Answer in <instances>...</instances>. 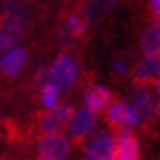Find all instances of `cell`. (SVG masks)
<instances>
[{
  "mask_svg": "<svg viewBox=\"0 0 160 160\" xmlns=\"http://www.w3.org/2000/svg\"><path fill=\"white\" fill-rule=\"evenodd\" d=\"M158 99L157 95L153 94V90L148 85H133V90L130 94V104L133 112L137 113L138 124L144 126V128H149L155 121V115H157V110H158Z\"/></svg>",
  "mask_w": 160,
  "mask_h": 160,
  "instance_id": "cell-1",
  "label": "cell"
},
{
  "mask_svg": "<svg viewBox=\"0 0 160 160\" xmlns=\"http://www.w3.org/2000/svg\"><path fill=\"white\" fill-rule=\"evenodd\" d=\"M79 79V65L74 54L59 52L51 67V81L59 90H70Z\"/></svg>",
  "mask_w": 160,
  "mask_h": 160,
  "instance_id": "cell-2",
  "label": "cell"
},
{
  "mask_svg": "<svg viewBox=\"0 0 160 160\" xmlns=\"http://www.w3.org/2000/svg\"><path fill=\"white\" fill-rule=\"evenodd\" d=\"M74 113V108L70 104H56L54 108L43 110L42 113L36 115V128L42 135H51V133H59L67 128Z\"/></svg>",
  "mask_w": 160,
  "mask_h": 160,
  "instance_id": "cell-3",
  "label": "cell"
},
{
  "mask_svg": "<svg viewBox=\"0 0 160 160\" xmlns=\"http://www.w3.org/2000/svg\"><path fill=\"white\" fill-rule=\"evenodd\" d=\"M38 160H67L70 153V140L61 133L43 135L38 142Z\"/></svg>",
  "mask_w": 160,
  "mask_h": 160,
  "instance_id": "cell-4",
  "label": "cell"
},
{
  "mask_svg": "<svg viewBox=\"0 0 160 160\" xmlns=\"http://www.w3.org/2000/svg\"><path fill=\"white\" fill-rule=\"evenodd\" d=\"M95 124H97V117L87 106H81V108L76 110L68 124H67V130L70 133V138L74 140V144H81L94 131Z\"/></svg>",
  "mask_w": 160,
  "mask_h": 160,
  "instance_id": "cell-5",
  "label": "cell"
},
{
  "mask_svg": "<svg viewBox=\"0 0 160 160\" xmlns=\"http://www.w3.org/2000/svg\"><path fill=\"white\" fill-rule=\"evenodd\" d=\"M160 72V52H153V54H144L138 59L133 70H131V83L133 85H153L157 76Z\"/></svg>",
  "mask_w": 160,
  "mask_h": 160,
  "instance_id": "cell-6",
  "label": "cell"
},
{
  "mask_svg": "<svg viewBox=\"0 0 160 160\" xmlns=\"http://www.w3.org/2000/svg\"><path fill=\"white\" fill-rule=\"evenodd\" d=\"M104 117H106V122L110 124V128H113V130L131 128V126L138 124L137 113L124 101H112L104 108Z\"/></svg>",
  "mask_w": 160,
  "mask_h": 160,
  "instance_id": "cell-7",
  "label": "cell"
},
{
  "mask_svg": "<svg viewBox=\"0 0 160 160\" xmlns=\"http://www.w3.org/2000/svg\"><path fill=\"white\" fill-rule=\"evenodd\" d=\"M113 138H115V155H113V158H117V160H138V155H140L138 140L130 128L117 130Z\"/></svg>",
  "mask_w": 160,
  "mask_h": 160,
  "instance_id": "cell-8",
  "label": "cell"
},
{
  "mask_svg": "<svg viewBox=\"0 0 160 160\" xmlns=\"http://www.w3.org/2000/svg\"><path fill=\"white\" fill-rule=\"evenodd\" d=\"M115 155V138L102 131L87 146V160H112Z\"/></svg>",
  "mask_w": 160,
  "mask_h": 160,
  "instance_id": "cell-9",
  "label": "cell"
},
{
  "mask_svg": "<svg viewBox=\"0 0 160 160\" xmlns=\"http://www.w3.org/2000/svg\"><path fill=\"white\" fill-rule=\"evenodd\" d=\"M78 4L92 25V23H99L104 18H108L110 13L115 9L117 0H78Z\"/></svg>",
  "mask_w": 160,
  "mask_h": 160,
  "instance_id": "cell-10",
  "label": "cell"
},
{
  "mask_svg": "<svg viewBox=\"0 0 160 160\" xmlns=\"http://www.w3.org/2000/svg\"><path fill=\"white\" fill-rule=\"evenodd\" d=\"M85 106L94 113H99L112 102V92L101 85H90L85 90Z\"/></svg>",
  "mask_w": 160,
  "mask_h": 160,
  "instance_id": "cell-11",
  "label": "cell"
},
{
  "mask_svg": "<svg viewBox=\"0 0 160 160\" xmlns=\"http://www.w3.org/2000/svg\"><path fill=\"white\" fill-rule=\"evenodd\" d=\"M140 51L144 54L160 52V22L151 20L144 27L140 36Z\"/></svg>",
  "mask_w": 160,
  "mask_h": 160,
  "instance_id": "cell-12",
  "label": "cell"
},
{
  "mask_svg": "<svg viewBox=\"0 0 160 160\" xmlns=\"http://www.w3.org/2000/svg\"><path fill=\"white\" fill-rule=\"evenodd\" d=\"M27 63V49H23V47H15L13 51L9 52V56L4 59V63H2V70L6 76L9 78H15L18 74L22 72V68L25 67Z\"/></svg>",
  "mask_w": 160,
  "mask_h": 160,
  "instance_id": "cell-13",
  "label": "cell"
},
{
  "mask_svg": "<svg viewBox=\"0 0 160 160\" xmlns=\"http://www.w3.org/2000/svg\"><path fill=\"white\" fill-rule=\"evenodd\" d=\"M59 90L52 81L49 83H45L43 87H42V104H43L45 110L49 108H54L56 104H58V97H59Z\"/></svg>",
  "mask_w": 160,
  "mask_h": 160,
  "instance_id": "cell-14",
  "label": "cell"
},
{
  "mask_svg": "<svg viewBox=\"0 0 160 160\" xmlns=\"http://www.w3.org/2000/svg\"><path fill=\"white\" fill-rule=\"evenodd\" d=\"M16 43H18V40L6 36V34H0V67L4 63V59L9 56V52L16 47Z\"/></svg>",
  "mask_w": 160,
  "mask_h": 160,
  "instance_id": "cell-15",
  "label": "cell"
},
{
  "mask_svg": "<svg viewBox=\"0 0 160 160\" xmlns=\"http://www.w3.org/2000/svg\"><path fill=\"white\" fill-rule=\"evenodd\" d=\"M148 11L155 22H160V0H148Z\"/></svg>",
  "mask_w": 160,
  "mask_h": 160,
  "instance_id": "cell-16",
  "label": "cell"
},
{
  "mask_svg": "<svg viewBox=\"0 0 160 160\" xmlns=\"http://www.w3.org/2000/svg\"><path fill=\"white\" fill-rule=\"evenodd\" d=\"M112 65H113V68H115V70H117L119 74H126V72H128V67L124 65L122 61H119V59H115V61H113Z\"/></svg>",
  "mask_w": 160,
  "mask_h": 160,
  "instance_id": "cell-17",
  "label": "cell"
},
{
  "mask_svg": "<svg viewBox=\"0 0 160 160\" xmlns=\"http://www.w3.org/2000/svg\"><path fill=\"white\" fill-rule=\"evenodd\" d=\"M153 85H155V88H157V94L160 95V72H158V76H157V79H155Z\"/></svg>",
  "mask_w": 160,
  "mask_h": 160,
  "instance_id": "cell-18",
  "label": "cell"
},
{
  "mask_svg": "<svg viewBox=\"0 0 160 160\" xmlns=\"http://www.w3.org/2000/svg\"><path fill=\"white\" fill-rule=\"evenodd\" d=\"M112 160H117V158H112Z\"/></svg>",
  "mask_w": 160,
  "mask_h": 160,
  "instance_id": "cell-19",
  "label": "cell"
}]
</instances>
